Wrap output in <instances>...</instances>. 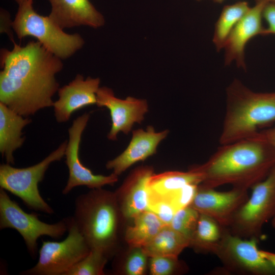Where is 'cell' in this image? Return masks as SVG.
<instances>
[{
    "label": "cell",
    "mask_w": 275,
    "mask_h": 275,
    "mask_svg": "<svg viewBox=\"0 0 275 275\" xmlns=\"http://www.w3.org/2000/svg\"><path fill=\"white\" fill-rule=\"evenodd\" d=\"M150 272L152 275H170L183 270L178 258L165 256L150 257Z\"/></svg>",
    "instance_id": "4316f807"
},
{
    "label": "cell",
    "mask_w": 275,
    "mask_h": 275,
    "mask_svg": "<svg viewBox=\"0 0 275 275\" xmlns=\"http://www.w3.org/2000/svg\"><path fill=\"white\" fill-rule=\"evenodd\" d=\"M250 8L245 1L238 2L223 8L215 23L213 38L217 50L224 47L231 32Z\"/></svg>",
    "instance_id": "cb8c5ba5"
},
{
    "label": "cell",
    "mask_w": 275,
    "mask_h": 275,
    "mask_svg": "<svg viewBox=\"0 0 275 275\" xmlns=\"http://www.w3.org/2000/svg\"><path fill=\"white\" fill-rule=\"evenodd\" d=\"M271 225H272V226L273 227V228L275 229V215L273 216V217L271 219Z\"/></svg>",
    "instance_id": "e575fe53"
},
{
    "label": "cell",
    "mask_w": 275,
    "mask_h": 275,
    "mask_svg": "<svg viewBox=\"0 0 275 275\" xmlns=\"http://www.w3.org/2000/svg\"><path fill=\"white\" fill-rule=\"evenodd\" d=\"M148 210L155 213L165 225L169 226L177 212L168 200L150 194Z\"/></svg>",
    "instance_id": "f1b7e54d"
},
{
    "label": "cell",
    "mask_w": 275,
    "mask_h": 275,
    "mask_svg": "<svg viewBox=\"0 0 275 275\" xmlns=\"http://www.w3.org/2000/svg\"><path fill=\"white\" fill-rule=\"evenodd\" d=\"M270 2L275 3V0H270Z\"/></svg>",
    "instance_id": "8d00e7d4"
},
{
    "label": "cell",
    "mask_w": 275,
    "mask_h": 275,
    "mask_svg": "<svg viewBox=\"0 0 275 275\" xmlns=\"http://www.w3.org/2000/svg\"><path fill=\"white\" fill-rule=\"evenodd\" d=\"M200 213L190 206L177 211L170 226L189 240L195 231Z\"/></svg>",
    "instance_id": "484cf974"
},
{
    "label": "cell",
    "mask_w": 275,
    "mask_h": 275,
    "mask_svg": "<svg viewBox=\"0 0 275 275\" xmlns=\"http://www.w3.org/2000/svg\"><path fill=\"white\" fill-rule=\"evenodd\" d=\"M269 2L270 0H256L255 5L250 8L233 29L224 46L226 65L235 61L238 67L245 68V45L254 37L262 35L264 29L262 21L263 11Z\"/></svg>",
    "instance_id": "9a60e30c"
},
{
    "label": "cell",
    "mask_w": 275,
    "mask_h": 275,
    "mask_svg": "<svg viewBox=\"0 0 275 275\" xmlns=\"http://www.w3.org/2000/svg\"><path fill=\"white\" fill-rule=\"evenodd\" d=\"M153 174V169L151 167L136 168L115 193L120 211L125 217L133 218L148 210V182Z\"/></svg>",
    "instance_id": "2e32d148"
},
{
    "label": "cell",
    "mask_w": 275,
    "mask_h": 275,
    "mask_svg": "<svg viewBox=\"0 0 275 275\" xmlns=\"http://www.w3.org/2000/svg\"><path fill=\"white\" fill-rule=\"evenodd\" d=\"M198 185L190 206L228 228L235 214L249 197L248 190L233 187L221 191Z\"/></svg>",
    "instance_id": "4fadbf2b"
},
{
    "label": "cell",
    "mask_w": 275,
    "mask_h": 275,
    "mask_svg": "<svg viewBox=\"0 0 275 275\" xmlns=\"http://www.w3.org/2000/svg\"><path fill=\"white\" fill-rule=\"evenodd\" d=\"M263 18L267 23L264 28L262 35H275V3L269 2L265 7L263 11Z\"/></svg>",
    "instance_id": "4dcf8cb0"
},
{
    "label": "cell",
    "mask_w": 275,
    "mask_h": 275,
    "mask_svg": "<svg viewBox=\"0 0 275 275\" xmlns=\"http://www.w3.org/2000/svg\"><path fill=\"white\" fill-rule=\"evenodd\" d=\"M36 213H28L0 188V229L16 230L22 237L31 257L37 255V240L43 236L58 239L68 231V217L54 224L38 218Z\"/></svg>",
    "instance_id": "9c48e42d"
},
{
    "label": "cell",
    "mask_w": 275,
    "mask_h": 275,
    "mask_svg": "<svg viewBox=\"0 0 275 275\" xmlns=\"http://www.w3.org/2000/svg\"><path fill=\"white\" fill-rule=\"evenodd\" d=\"M67 141L63 142L47 156L33 166L17 168L9 163L0 165V186L20 198L30 209L51 214L52 208L41 197L38 184L44 179L50 164L64 156Z\"/></svg>",
    "instance_id": "8992f818"
},
{
    "label": "cell",
    "mask_w": 275,
    "mask_h": 275,
    "mask_svg": "<svg viewBox=\"0 0 275 275\" xmlns=\"http://www.w3.org/2000/svg\"><path fill=\"white\" fill-rule=\"evenodd\" d=\"M201 174L192 167L187 172L167 171L150 177L148 187L150 195L166 197L189 184L199 185L202 182Z\"/></svg>",
    "instance_id": "ffe728a7"
},
{
    "label": "cell",
    "mask_w": 275,
    "mask_h": 275,
    "mask_svg": "<svg viewBox=\"0 0 275 275\" xmlns=\"http://www.w3.org/2000/svg\"><path fill=\"white\" fill-rule=\"evenodd\" d=\"M251 137L265 141L269 144L275 151V126L261 131H258Z\"/></svg>",
    "instance_id": "d6a6232c"
},
{
    "label": "cell",
    "mask_w": 275,
    "mask_h": 275,
    "mask_svg": "<svg viewBox=\"0 0 275 275\" xmlns=\"http://www.w3.org/2000/svg\"><path fill=\"white\" fill-rule=\"evenodd\" d=\"M133 224L125 233V240L130 246L143 248L165 226L153 212L146 210L133 218Z\"/></svg>",
    "instance_id": "7402d4cb"
},
{
    "label": "cell",
    "mask_w": 275,
    "mask_h": 275,
    "mask_svg": "<svg viewBox=\"0 0 275 275\" xmlns=\"http://www.w3.org/2000/svg\"><path fill=\"white\" fill-rule=\"evenodd\" d=\"M258 240L234 235L226 227L214 253L222 269L243 275H275V253L259 249Z\"/></svg>",
    "instance_id": "52a82bcc"
},
{
    "label": "cell",
    "mask_w": 275,
    "mask_h": 275,
    "mask_svg": "<svg viewBox=\"0 0 275 275\" xmlns=\"http://www.w3.org/2000/svg\"><path fill=\"white\" fill-rule=\"evenodd\" d=\"M68 233L66 238L61 241H43L36 264L20 274L65 275L91 250L72 216L68 217Z\"/></svg>",
    "instance_id": "30bf717a"
},
{
    "label": "cell",
    "mask_w": 275,
    "mask_h": 275,
    "mask_svg": "<svg viewBox=\"0 0 275 275\" xmlns=\"http://www.w3.org/2000/svg\"><path fill=\"white\" fill-rule=\"evenodd\" d=\"M199 185L189 184L178 189L166 197L177 211L188 206L191 204Z\"/></svg>",
    "instance_id": "f546056e"
},
{
    "label": "cell",
    "mask_w": 275,
    "mask_h": 275,
    "mask_svg": "<svg viewBox=\"0 0 275 275\" xmlns=\"http://www.w3.org/2000/svg\"><path fill=\"white\" fill-rule=\"evenodd\" d=\"M189 246V240L169 225H166L156 235L143 247L148 257L165 256L178 258L184 249Z\"/></svg>",
    "instance_id": "44dd1931"
},
{
    "label": "cell",
    "mask_w": 275,
    "mask_h": 275,
    "mask_svg": "<svg viewBox=\"0 0 275 275\" xmlns=\"http://www.w3.org/2000/svg\"><path fill=\"white\" fill-rule=\"evenodd\" d=\"M123 266V271L127 275H143L147 266L148 255L142 247H132Z\"/></svg>",
    "instance_id": "83f0119b"
},
{
    "label": "cell",
    "mask_w": 275,
    "mask_h": 275,
    "mask_svg": "<svg viewBox=\"0 0 275 275\" xmlns=\"http://www.w3.org/2000/svg\"><path fill=\"white\" fill-rule=\"evenodd\" d=\"M108 257L101 251L92 249L89 254L68 270L65 275H102Z\"/></svg>",
    "instance_id": "d4e9b609"
},
{
    "label": "cell",
    "mask_w": 275,
    "mask_h": 275,
    "mask_svg": "<svg viewBox=\"0 0 275 275\" xmlns=\"http://www.w3.org/2000/svg\"><path fill=\"white\" fill-rule=\"evenodd\" d=\"M31 122L0 102V152L7 163H15L14 152L23 145L22 129Z\"/></svg>",
    "instance_id": "d6986e66"
},
{
    "label": "cell",
    "mask_w": 275,
    "mask_h": 275,
    "mask_svg": "<svg viewBox=\"0 0 275 275\" xmlns=\"http://www.w3.org/2000/svg\"><path fill=\"white\" fill-rule=\"evenodd\" d=\"M119 212L115 193L99 188L77 197L72 217L90 250L108 258L116 247Z\"/></svg>",
    "instance_id": "277c9868"
},
{
    "label": "cell",
    "mask_w": 275,
    "mask_h": 275,
    "mask_svg": "<svg viewBox=\"0 0 275 275\" xmlns=\"http://www.w3.org/2000/svg\"><path fill=\"white\" fill-rule=\"evenodd\" d=\"M226 94L221 145L249 138L260 127L275 122V92H255L235 79Z\"/></svg>",
    "instance_id": "3957f363"
},
{
    "label": "cell",
    "mask_w": 275,
    "mask_h": 275,
    "mask_svg": "<svg viewBox=\"0 0 275 275\" xmlns=\"http://www.w3.org/2000/svg\"><path fill=\"white\" fill-rule=\"evenodd\" d=\"M13 21L11 15L6 9L1 8L0 10V32L5 33L9 37L10 40L14 43V30L13 28Z\"/></svg>",
    "instance_id": "1f68e13d"
},
{
    "label": "cell",
    "mask_w": 275,
    "mask_h": 275,
    "mask_svg": "<svg viewBox=\"0 0 275 275\" xmlns=\"http://www.w3.org/2000/svg\"><path fill=\"white\" fill-rule=\"evenodd\" d=\"M13 43L12 49H1L0 102L29 117L53 106L60 88L56 75L63 63L38 41L24 46Z\"/></svg>",
    "instance_id": "6da1fadb"
},
{
    "label": "cell",
    "mask_w": 275,
    "mask_h": 275,
    "mask_svg": "<svg viewBox=\"0 0 275 275\" xmlns=\"http://www.w3.org/2000/svg\"><path fill=\"white\" fill-rule=\"evenodd\" d=\"M90 118V114L85 113L75 119L68 129L69 140L65 150V162L69 171V178L62 190L69 194L74 187L84 185L91 189L113 185L118 180V176L112 173L108 176L94 174L81 162L79 156L81 135Z\"/></svg>",
    "instance_id": "8fae6325"
},
{
    "label": "cell",
    "mask_w": 275,
    "mask_h": 275,
    "mask_svg": "<svg viewBox=\"0 0 275 275\" xmlns=\"http://www.w3.org/2000/svg\"><path fill=\"white\" fill-rule=\"evenodd\" d=\"M251 188V195L227 228L234 235L259 240L263 225L275 215V166Z\"/></svg>",
    "instance_id": "ba28073f"
},
{
    "label": "cell",
    "mask_w": 275,
    "mask_h": 275,
    "mask_svg": "<svg viewBox=\"0 0 275 275\" xmlns=\"http://www.w3.org/2000/svg\"><path fill=\"white\" fill-rule=\"evenodd\" d=\"M226 227L211 217L200 214L195 231L190 240L189 246L201 253L214 254Z\"/></svg>",
    "instance_id": "603a6c76"
},
{
    "label": "cell",
    "mask_w": 275,
    "mask_h": 275,
    "mask_svg": "<svg viewBox=\"0 0 275 275\" xmlns=\"http://www.w3.org/2000/svg\"><path fill=\"white\" fill-rule=\"evenodd\" d=\"M33 1L19 5L13 20V30L19 39L35 37L62 60L69 58L83 47L85 41L80 34L66 33L48 16L37 13L33 7Z\"/></svg>",
    "instance_id": "5b68a950"
},
{
    "label": "cell",
    "mask_w": 275,
    "mask_h": 275,
    "mask_svg": "<svg viewBox=\"0 0 275 275\" xmlns=\"http://www.w3.org/2000/svg\"><path fill=\"white\" fill-rule=\"evenodd\" d=\"M51 5L49 17L61 29L82 25L97 29L103 26L102 14L89 0H47Z\"/></svg>",
    "instance_id": "ac0fdd59"
},
{
    "label": "cell",
    "mask_w": 275,
    "mask_h": 275,
    "mask_svg": "<svg viewBox=\"0 0 275 275\" xmlns=\"http://www.w3.org/2000/svg\"><path fill=\"white\" fill-rule=\"evenodd\" d=\"M169 132L168 129L156 132L151 125L146 130L143 129L133 130L127 147L119 155L107 162L106 169L112 170L113 173L120 175L134 163L155 154L158 146Z\"/></svg>",
    "instance_id": "e0dca14e"
},
{
    "label": "cell",
    "mask_w": 275,
    "mask_h": 275,
    "mask_svg": "<svg viewBox=\"0 0 275 275\" xmlns=\"http://www.w3.org/2000/svg\"><path fill=\"white\" fill-rule=\"evenodd\" d=\"M98 107L108 108L112 121L107 138L116 141L120 132L128 134L134 123H141L148 111L147 102L145 99L128 96L125 99L116 97L112 89L106 87H99L96 93V104Z\"/></svg>",
    "instance_id": "7c38bea8"
},
{
    "label": "cell",
    "mask_w": 275,
    "mask_h": 275,
    "mask_svg": "<svg viewBox=\"0 0 275 275\" xmlns=\"http://www.w3.org/2000/svg\"><path fill=\"white\" fill-rule=\"evenodd\" d=\"M221 145L207 161L192 167L202 174V187L230 184L248 190L275 166V151L261 140L251 137Z\"/></svg>",
    "instance_id": "7a4b0ae2"
},
{
    "label": "cell",
    "mask_w": 275,
    "mask_h": 275,
    "mask_svg": "<svg viewBox=\"0 0 275 275\" xmlns=\"http://www.w3.org/2000/svg\"><path fill=\"white\" fill-rule=\"evenodd\" d=\"M100 83L99 78H84L78 74L68 84L59 88V98L53 104L56 121L66 122L74 112L96 104V93Z\"/></svg>",
    "instance_id": "5bb4252c"
},
{
    "label": "cell",
    "mask_w": 275,
    "mask_h": 275,
    "mask_svg": "<svg viewBox=\"0 0 275 275\" xmlns=\"http://www.w3.org/2000/svg\"><path fill=\"white\" fill-rule=\"evenodd\" d=\"M197 1H201V0H197ZM213 2L217 3H223L225 0H212Z\"/></svg>",
    "instance_id": "d590c367"
},
{
    "label": "cell",
    "mask_w": 275,
    "mask_h": 275,
    "mask_svg": "<svg viewBox=\"0 0 275 275\" xmlns=\"http://www.w3.org/2000/svg\"><path fill=\"white\" fill-rule=\"evenodd\" d=\"M17 4L18 5H20L23 4L24 3H26L30 0H14Z\"/></svg>",
    "instance_id": "836d02e7"
}]
</instances>
